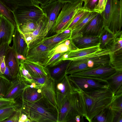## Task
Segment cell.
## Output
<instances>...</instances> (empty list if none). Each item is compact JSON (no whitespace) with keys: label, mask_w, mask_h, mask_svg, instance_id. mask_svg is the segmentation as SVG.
<instances>
[{"label":"cell","mask_w":122,"mask_h":122,"mask_svg":"<svg viewBox=\"0 0 122 122\" xmlns=\"http://www.w3.org/2000/svg\"><path fill=\"white\" fill-rule=\"evenodd\" d=\"M29 86L22 79L18 74L16 77L10 81V85L4 97L15 100L21 97L25 89L29 87Z\"/></svg>","instance_id":"5bb4252c"},{"label":"cell","mask_w":122,"mask_h":122,"mask_svg":"<svg viewBox=\"0 0 122 122\" xmlns=\"http://www.w3.org/2000/svg\"><path fill=\"white\" fill-rule=\"evenodd\" d=\"M48 19L46 15L40 20L36 29L33 32L23 34L28 48L42 41L48 33L47 25Z\"/></svg>","instance_id":"9c48e42d"},{"label":"cell","mask_w":122,"mask_h":122,"mask_svg":"<svg viewBox=\"0 0 122 122\" xmlns=\"http://www.w3.org/2000/svg\"><path fill=\"white\" fill-rule=\"evenodd\" d=\"M21 109L31 122H58V110L43 97L34 102L22 100Z\"/></svg>","instance_id":"7a4b0ae2"},{"label":"cell","mask_w":122,"mask_h":122,"mask_svg":"<svg viewBox=\"0 0 122 122\" xmlns=\"http://www.w3.org/2000/svg\"><path fill=\"white\" fill-rule=\"evenodd\" d=\"M73 90L78 94L80 108L83 117L90 122L103 110L110 107L114 98V94L109 87L90 91L77 88Z\"/></svg>","instance_id":"6da1fadb"},{"label":"cell","mask_w":122,"mask_h":122,"mask_svg":"<svg viewBox=\"0 0 122 122\" xmlns=\"http://www.w3.org/2000/svg\"><path fill=\"white\" fill-rule=\"evenodd\" d=\"M71 39L78 49L91 47L100 44L99 37L96 36H82Z\"/></svg>","instance_id":"7402d4cb"},{"label":"cell","mask_w":122,"mask_h":122,"mask_svg":"<svg viewBox=\"0 0 122 122\" xmlns=\"http://www.w3.org/2000/svg\"><path fill=\"white\" fill-rule=\"evenodd\" d=\"M51 0V1H50V2H52V1H55V0Z\"/></svg>","instance_id":"db71d44e"},{"label":"cell","mask_w":122,"mask_h":122,"mask_svg":"<svg viewBox=\"0 0 122 122\" xmlns=\"http://www.w3.org/2000/svg\"><path fill=\"white\" fill-rule=\"evenodd\" d=\"M21 62L32 76L39 77L47 76L49 75L48 68L38 63L26 59Z\"/></svg>","instance_id":"d6986e66"},{"label":"cell","mask_w":122,"mask_h":122,"mask_svg":"<svg viewBox=\"0 0 122 122\" xmlns=\"http://www.w3.org/2000/svg\"><path fill=\"white\" fill-rule=\"evenodd\" d=\"M18 122H31V121L26 114L22 113Z\"/></svg>","instance_id":"681fc988"},{"label":"cell","mask_w":122,"mask_h":122,"mask_svg":"<svg viewBox=\"0 0 122 122\" xmlns=\"http://www.w3.org/2000/svg\"><path fill=\"white\" fill-rule=\"evenodd\" d=\"M16 103L15 99L0 97V109Z\"/></svg>","instance_id":"f6af8a7d"},{"label":"cell","mask_w":122,"mask_h":122,"mask_svg":"<svg viewBox=\"0 0 122 122\" xmlns=\"http://www.w3.org/2000/svg\"><path fill=\"white\" fill-rule=\"evenodd\" d=\"M109 50H100L76 58L75 64L80 72L99 67L110 65Z\"/></svg>","instance_id":"5b68a950"},{"label":"cell","mask_w":122,"mask_h":122,"mask_svg":"<svg viewBox=\"0 0 122 122\" xmlns=\"http://www.w3.org/2000/svg\"><path fill=\"white\" fill-rule=\"evenodd\" d=\"M21 97L22 100L34 102L42 98L43 96L40 89L28 87L25 89Z\"/></svg>","instance_id":"4316f807"},{"label":"cell","mask_w":122,"mask_h":122,"mask_svg":"<svg viewBox=\"0 0 122 122\" xmlns=\"http://www.w3.org/2000/svg\"><path fill=\"white\" fill-rule=\"evenodd\" d=\"M68 76L73 89L77 88L90 91L109 87L108 83L105 80L72 74Z\"/></svg>","instance_id":"ba28073f"},{"label":"cell","mask_w":122,"mask_h":122,"mask_svg":"<svg viewBox=\"0 0 122 122\" xmlns=\"http://www.w3.org/2000/svg\"><path fill=\"white\" fill-rule=\"evenodd\" d=\"M39 21L27 22L16 26L18 30L23 34L30 33L33 32L36 29Z\"/></svg>","instance_id":"d590c367"},{"label":"cell","mask_w":122,"mask_h":122,"mask_svg":"<svg viewBox=\"0 0 122 122\" xmlns=\"http://www.w3.org/2000/svg\"><path fill=\"white\" fill-rule=\"evenodd\" d=\"M66 52L56 54L49 59L44 66L50 67L56 66L63 61L64 55Z\"/></svg>","instance_id":"8d00e7d4"},{"label":"cell","mask_w":122,"mask_h":122,"mask_svg":"<svg viewBox=\"0 0 122 122\" xmlns=\"http://www.w3.org/2000/svg\"><path fill=\"white\" fill-rule=\"evenodd\" d=\"M78 49L71 39L65 40L50 50L48 55L49 58L55 54L67 52Z\"/></svg>","instance_id":"484cf974"},{"label":"cell","mask_w":122,"mask_h":122,"mask_svg":"<svg viewBox=\"0 0 122 122\" xmlns=\"http://www.w3.org/2000/svg\"><path fill=\"white\" fill-rule=\"evenodd\" d=\"M98 13L94 11L90 12L72 30L70 39L82 36L81 31L82 29Z\"/></svg>","instance_id":"83f0119b"},{"label":"cell","mask_w":122,"mask_h":122,"mask_svg":"<svg viewBox=\"0 0 122 122\" xmlns=\"http://www.w3.org/2000/svg\"><path fill=\"white\" fill-rule=\"evenodd\" d=\"M65 3L59 0H57L41 7L48 18L47 31L48 33L53 26L60 11Z\"/></svg>","instance_id":"8fae6325"},{"label":"cell","mask_w":122,"mask_h":122,"mask_svg":"<svg viewBox=\"0 0 122 122\" xmlns=\"http://www.w3.org/2000/svg\"><path fill=\"white\" fill-rule=\"evenodd\" d=\"M8 43L2 44L0 46V75H4L6 65L5 59L6 52L10 46Z\"/></svg>","instance_id":"e575fe53"},{"label":"cell","mask_w":122,"mask_h":122,"mask_svg":"<svg viewBox=\"0 0 122 122\" xmlns=\"http://www.w3.org/2000/svg\"><path fill=\"white\" fill-rule=\"evenodd\" d=\"M22 112L20 107L18 109H17L12 115L3 122H18Z\"/></svg>","instance_id":"ee69618b"},{"label":"cell","mask_w":122,"mask_h":122,"mask_svg":"<svg viewBox=\"0 0 122 122\" xmlns=\"http://www.w3.org/2000/svg\"><path fill=\"white\" fill-rule=\"evenodd\" d=\"M91 12L85 9L83 6L78 8L66 29H69L72 30Z\"/></svg>","instance_id":"1f68e13d"},{"label":"cell","mask_w":122,"mask_h":122,"mask_svg":"<svg viewBox=\"0 0 122 122\" xmlns=\"http://www.w3.org/2000/svg\"><path fill=\"white\" fill-rule=\"evenodd\" d=\"M5 59L10 76L14 79L19 73L20 63L17 57V54L12 47L10 46L8 49L5 54Z\"/></svg>","instance_id":"e0dca14e"},{"label":"cell","mask_w":122,"mask_h":122,"mask_svg":"<svg viewBox=\"0 0 122 122\" xmlns=\"http://www.w3.org/2000/svg\"><path fill=\"white\" fill-rule=\"evenodd\" d=\"M58 112V122H75L77 115L84 117L80 108L79 97L75 91L57 100Z\"/></svg>","instance_id":"3957f363"},{"label":"cell","mask_w":122,"mask_h":122,"mask_svg":"<svg viewBox=\"0 0 122 122\" xmlns=\"http://www.w3.org/2000/svg\"><path fill=\"white\" fill-rule=\"evenodd\" d=\"M116 71L115 69L112 66L108 65L75 73L72 75L87 76L105 80Z\"/></svg>","instance_id":"7c38bea8"},{"label":"cell","mask_w":122,"mask_h":122,"mask_svg":"<svg viewBox=\"0 0 122 122\" xmlns=\"http://www.w3.org/2000/svg\"><path fill=\"white\" fill-rule=\"evenodd\" d=\"M115 112L110 107L106 108L92 119V122H113Z\"/></svg>","instance_id":"f546056e"},{"label":"cell","mask_w":122,"mask_h":122,"mask_svg":"<svg viewBox=\"0 0 122 122\" xmlns=\"http://www.w3.org/2000/svg\"><path fill=\"white\" fill-rule=\"evenodd\" d=\"M49 75L39 77L32 76L33 81L38 85H42L44 84Z\"/></svg>","instance_id":"7dc6e473"},{"label":"cell","mask_w":122,"mask_h":122,"mask_svg":"<svg viewBox=\"0 0 122 122\" xmlns=\"http://www.w3.org/2000/svg\"><path fill=\"white\" fill-rule=\"evenodd\" d=\"M98 1L99 0H85L83 6L87 10L92 11L97 5Z\"/></svg>","instance_id":"7bdbcfd3"},{"label":"cell","mask_w":122,"mask_h":122,"mask_svg":"<svg viewBox=\"0 0 122 122\" xmlns=\"http://www.w3.org/2000/svg\"><path fill=\"white\" fill-rule=\"evenodd\" d=\"M12 12L22 6L34 4L32 0H0Z\"/></svg>","instance_id":"4dcf8cb0"},{"label":"cell","mask_w":122,"mask_h":122,"mask_svg":"<svg viewBox=\"0 0 122 122\" xmlns=\"http://www.w3.org/2000/svg\"><path fill=\"white\" fill-rule=\"evenodd\" d=\"M18 74L22 79L29 85L34 82L32 76L25 68L22 62L20 63V69Z\"/></svg>","instance_id":"74e56055"},{"label":"cell","mask_w":122,"mask_h":122,"mask_svg":"<svg viewBox=\"0 0 122 122\" xmlns=\"http://www.w3.org/2000/svg\"><path fill=\"white\" fill-rule=\"evenodd\" d=\"M104 28L103 17L98 13L82 29V35L99 37Z\"/></svg>","instance_id":"4fadbf2b"},{"label":"cell","mask_w":122,"mask_h":122,"mask_svg":"<svg viewBox=\"0 0 122 122\" xmlns=\"http://www.w3.org/2000/svg\"><path fill=\"white\" fill-rule=\"evenodd\" d=\"M105 80L107 81L109 87L115 94L122 86V71H117Z\"/></svg>","instance_id":"f1b7e54d"},{"label":"cell","mask_w":122,"mask_h":122,"mask_svg":"<svg viewBox=\"0 0 122 122\" xmlns=\"http://www.w3.org/2000/svg\"><path fill=\"white\" fill-rule=\"evenodd\" d=\"M110 107L115 112L122 113V94L114 95V98Z\"/></svg>","instance_id":"60d3db41"},{"label":"cell","mask_w":122,"mask_h":122,"mask_svg":"<svg viewBox=\"0 0 122 122\" xmlns=\"http://www.w3.org/2000/svg\"><path fill=\"white\" fill-rule=\"evenodd\" d=\"M56 99L62 98L73 92L68 75H66L61 81L55 82Z\"/></svg>","instance_id":"cb8c5ba5"},{"label":"cell","mask_w":122,"mask_h":122,"mask_svg":"<svg viewBox=\"0 0 122 122\" xmlns=\"http://www.w3.org/2000/svg\"><path fill=\"white\" fill-rule=\"evenodd\" d=\"M116 36L108 28L104 27L99 37L100 49L102 50H109Z\"/></svg>","instance_id":"d4e9b609"},{"label":"cell","mask_w":122,"mask_h":122,"mask_svg":"<svg viewBox=\"0 0 122 122\" xmlns=\"http://www.w3.org/2000/svg\"><path fill=\"white\" fill-rule=\"evenodd\" d=\"M107 1V0H105V5L106 4Z\"/></svg>","instance_id":"f5cc1de1"},{"label":"cell","mask_w":122,"mask_h":122,"mask_svg":"<svg viewBox=\"0 0 122 122\" xmlns=\"http://www.w3.org/2000/svg\"><path fill=\"white\" fill-rule=\"evenodd\" d=\"M43 97L58 111L55 82L49 75L44 84L41 87Z\"/></svg>","instance_id":"2e32d148"},{"label":"cell","mask_w":122,"mask_h":122,"mask_svg":"<svg viewBox=\"0 0 122 122\" xmlns=\"http://www.w3.org/2000/svg\"><path fill=\"white\" fill-rule=\"evenodd\" d=\"M71 61H63L58 65L50 67V69L48 68L50 77L56 82L61 81L66 75V71Z\"/></svg>","instance_id":"44dd1931"},{"label":"cell","mask_w":122,"mask_h":122,"mask_svg":"<svg viewBox=\"0 0 122 122\" xmlns=\"http://www.w3.org/2000/svg\"><path fill=\"white\" fill-rule=\"evenodd\" d=\"M34 4L40 5L41 7L44 6L49 3L51 0H32Z\"/></svg>","instance_id":"c3c4849f"},{"label":"cell","mask_w":122,"mask_h":122,"mask_svg":"<svg viewBox=\"0 0 122 122\" xmlns=\"http://www.w3.org/2000/svg\"><path fill=\"white\" fill-rule=\"evenodd\" d=\"M83 2L65 3L50 30L51 33H58L66 30L78 9L82 6Z\"/></svg>","instance_id":"8992f818"},{"label":"cell","mask_w":122,"mask_h":122,"mask_svg":"<svg viewBox=\"0 0 122 122\" xmlns=\"http://www.w3.org/2000/svg\"><path fill=\"white\" fill-rule=\"evenodd\" d=\"M15 27L8 19L1 15L0 21V46L5 43L11 44Z\"/></svg>","instance_id":"9a60e30c"},{"label":"cell","mask_w":122,"mask_h":122,"mask_svg":"<svg viewBox=\"0 0 122 122\" xmlns=\"http://www.w3.org/2000/svg\"><path fill=\"white\" fill-rule=\"evenodd\" d=\"M19 105L16 104L6 106L0 109V122L8 119L16 111Z\"/></svg>","instance_id":"836d02e7"},{"label":"cell","mask_w":122,"mask_h":122,"mask_svg":"<svg viewBox=\"0 0 122 122\" xmlns=\"http://www.w3.org/2000/svg\"><path fill=\"white\" fill-rule=\"evenodd\" d=\"M99 45L91 47L78 49L76 50L67 52L64 55L63 60H69L73 61L76 58L82 57L101 50L100 49Z\"/></svg>","instance_id":"603a6c76"},{"label":"cell","mask_w":122,"mask_h":122,"mask_svg":"<svg viewBox=\"0 0 122 122\" xmlns=\"http://www.w3.org/2000/svg\"><path fill=\"white\" fill-rule=\"evenodd\" d=\"M12 40L13 48L18 55H22L25 57L28 48L23 34L15 27Z\"/></svg>","instance_id":"ac0fdd59"},{"label":"cell","mask_w":122,"mask_h":122,"mask_svg":"<svg viewBox=\"0 0 122 122\" xmlns=\"http://www.w3.org/2000/svg\"><path fill=\"white\" fill-rule=\"evenodd\" d=\"M12 13L17 26L27 22H38L46 15L41 7L36 4L22 6Z\"/></svg>","instance_id":"52a82bcc"},{"label":"cell","mask_w":122,"mask_h":122,"mask_svg":"<svg viewBox=\"0 0 122 122\" xmlns=\"http://www.w3.org/2000/svg\"><path fill=\"white\" fill-rule=\"evenodd\" d=\"M0 14L8 19L15 27L16 26L12 13L0 0Z\"/></svg>","instance_id":"ab89813d"},{"label":"cell","mask_w":122,"mask_h":122,"mask_svg":"<svg viewBox=\"0 0 122 122\" xmlns=\"http://www.w3.org/2000/svg\"><path fill=\"white\" fill-rule=\"evenodd\" d=\"M105 6V0H99L98 4L93 11L101 13L104 11Z\"/></svg>","instance_id":"bcb514c9"},{"label":"cell","mask_w":122,"mask_h":122,"mask_svg":"<svg viewBox=\"0 0 122 122\" xmlns=\"http://www.w3.org/2000/svg\"><path fill=\"white\" fill-rule=\"evenodd\" d=\"M71 31V30L67 29L51 36L45 37L41 42L44 45L52 49L61 42L70 39Z\"/></svg>","instance_id":"ffe728a7"},{"label":"cell","mask_w":122,"mask_h":122,"mask_svg":"<svg viewBox=\"0 0 122 122\" xmlns=\"http://www.w3.org/2000/svg\"><path fill=\"white\" fill-rule=\"evenodd\" d=\"M116 34V37L109 49L110 51L109 54L122 55V31H119Z\"/></svg>","instance_id":"d6a6232c"},{"label":"cell","mask_w":122,"mask_h":122,"mask_svg":"<svg viewBox=\"0 0 122 122\" xmlns=\"http://www.w3.org/2000/svg\"><path fill=\"white\" fill-rule=\"evenodd\" d=\"M52 49L41 42L28 48L25 58L27 60L44 66L48 60L49 52Z\"/></svg>","instance_id":"30bf717a"},{"label":"cell","mask_w":122,"mask_h":122,"mask_svg":"<svg viewBox=\"0 0 122 122\" xmlns=\"http://www.w3.org/2000/svg\"><path fill=\"white\" fill-rule=\"evenodd\" d=\"M10 81L4 75H0V97H4Z\"/></svg>","instance_id":"b9f144b4"},{"label":"cell","mask_w":122,"mask_h":122,"mask_svg":"<svg viewBox=\"0 0 122 122\" xmlns=\"http://www.w3.org/2000/svg\"><path fill=\"white\" fill-rule=\"evenodd\" d=\"M63 3L67 2H71L72 3L84 1L85 0H59Z\"/></svg>","instance_id":"f907efd6"},{"label":"cell","mask_w":122,"mask_h":122,"mask_svg":"<svg viewBox=\"0 0 122 122\" xmlns=\"http://www.w3.org/2000/svg\"><path fill=\"white\" fill-rule=\"evenodd\" d=\"M101 14L104 27L114 34L121 30L122 0H107L104 10Z\"/></svg>","instance_id":"277c9868"},{"label":"cell","mask_w":122,"mask_h":122,"mask_svg":"<svg viewBox=\"0 0 122 122\" xmlns=\"http://www.w3.org/2000/svg\"><path fill=\"white\" fill-rule=\"evenodd\" d=\"M82 117H83L80 115H77L75 119V122H81V121L82 120L81 119H82Z\"/></svg>","instance_id":"816d5d0a"},{"label":"cell","mask_w":122,"mask_h":122,"mask_svg":"<svg viewBox=\"0 0 122 122\" xmlns=\"http://www.w3.org/2000/svg\"><path fill=\"white\" fill-rule=\"evenodd\" d=\"M110 65L116 71H122V55H113L109 54Z\"/></svg>","instance_id":"f35d334b"},{"label":"cell","mask_w":122,"mask_h":122,"mask_svg":"<svg viewBox=\"0 0 122 122\" xmlns=\"http://www.w3.org/2000/svg\"><path fill=\"white\" fill-rule=\"evenodd\" d=\"M1 15L0 14V21L1 19Z\"/></svg>","instance_id":"11a10c76"}]
</instances>
